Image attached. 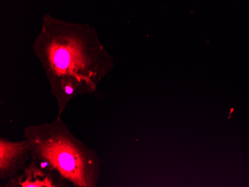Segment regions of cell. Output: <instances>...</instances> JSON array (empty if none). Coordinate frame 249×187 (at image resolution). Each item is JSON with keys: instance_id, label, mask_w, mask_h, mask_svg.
<instances>
[{"instance_id": "cell-2", "label": "cell", "mask_w": 249, "mask_h": 187, "mask_svg": "<svg viewBox=\"0 0 249 187\" xmlns=\"http://www.w3.org/2000/svg\"><path fill=\"white\" fill-rule=\"evenodd\" d=\"M24 146L23 143L14 144L1 142V170L6 171L9 169L11 162L22 153Z\"/></svg>"}, {"instance_id": "cell-1", "label": "cell", "mask_w": 249, "mask_h": 187, "mask_svg": "<svg viewBox=\"0 0 249 187\" xmlns=\"http://www.w3.org/2000/svg\"><path fill=\"white\" fill-rule=\"evenodd\" d=\"M37 152L67 179L80 187H88V163L82 151L69 139L51 136L38 141Z\"/></svg>"}]
</instances>
